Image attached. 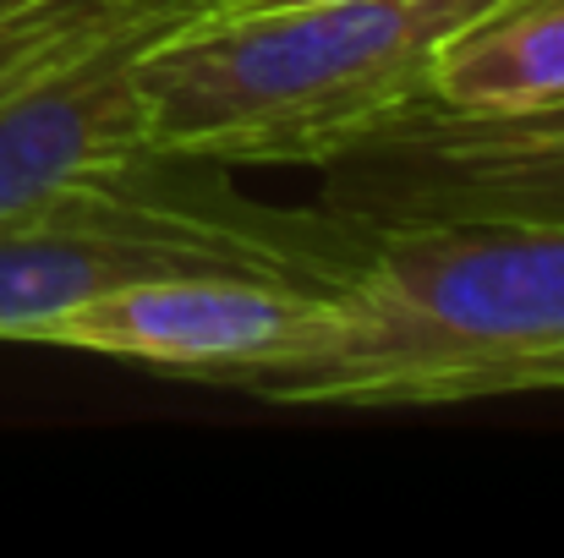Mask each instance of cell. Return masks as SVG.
<instances>
[{
    "label": "cell",
    "mask_w": 564,
    "mask_h": 558,
    "mask_svg": "<svg viewBox=\"0 0 564 558\" xmlns=\"http://www.w3.org/2000/svg\"><path fill=\"white\" fill-rule=\"evenodd\" d=\"M488 0H324L214 17L208 6L138 55L165 154L318 171L427 94L433 44Z\"/></svg>",
    "instance_id": "1"
},
{
    "label": "cell",
    "mask_w": 564,
    "mask_h": 558,
    "mask_svg": "<svg viewBox=\"0 0 564 558\" xmlns=\"http://www.w3.org/2000/svg\"><path fill=\"white\" fill-rule=\"evenodd\" d=\"M340 307L335 346L236 389L351 411L494 400L521 362L564 351V225H373Z\"/></svg>",
    "instance_id": "2"
},
{
    "label": "cell",
    "mask_w": 564,
    "mask_h": 558,
    "mask_svg": "<svg viewBox=\"0 0 564 558\" xmlns=\"http://www.w3.org/2000/svg\"><path fill=\"white\" fill-rule=\"evenodd\" d=\"M368 247L373 225L351 214L274 208L236 192L214 160L154 149L0 219V340L39 346L61 313L165 274H258L340 296Z\"/></svg>",
    "instance_id": "3"
},
{
    "label": "cell",
    "mask_w": 564,
    "mask_h": 558,
    "mask_svg": "<svg viewBox=\"0 0 564 558\" xmlns=\"http://www.w3.org/2000/svg\"><path fill=\"white\" fill-rule=\"evenodd\" d=\"M318 176V203L362 225H564V99L449 110L422 94L324 160Z\"/></svg>",
    "instance_id": "4"
},
{
    "label": "cell",
    "mask_w": 564,
    "mask_h": 558,
    "mask_svg": "<svg viewBox=\"0 0 564 558\" xmlns=\"http://www.w3.org/2000/svg\"><path fill=\"white\" fill-rule=\"evenodd\" d=\"M346 329V307L329 291L258 280V274H165L105 291L61 313L39 346L94 351L121 362L197 372L208 383H241L318 357Z\"/></svg>",
    "instance_id": "5"
},
{
    "label": "cell",
    "mask_w": 564,
    "mask_h": 558,
    "mask_svg": "<svg viewBox=\"0 0 564 558\" xmlns=\"http://www.w3.org/2000/svg\"><path fill=\"white\" fill-rule=\"evenodd\" d=\"M203 6L208 0H154L105 39L0 94V219L33 214L160 149L143 110L138 55Z\"/></svg>",
    "instance_id": "6"
},
{
    "label": "cell",
    "mask_w": 564,
    "mask_h": 558,
    "mask_svg": "<svg viewBox=\"0 0 564 558\" xmlns=\"http://www.w3.org/2000/svg\"><path fill=\"white\" fill-rule=\"evenodd\" d=\"M427 99L527 110L564 99V0H488L427 55Z\"/></svg>",
    "instance_id": "7"
},
{
    "label": "cell",
    "mask_w": 564,
    "mask_h": 558,
    "mask_svg": "<svg viewBox=\"0 0 564 558\" xmlns=\"http://www.w3.org/2000/svg\"><path fill=\"white\" fill-rule=\"evenodd\" d=\"M154 0H0V94L105 39Z\"/></svg>",
    "instance_id": "8"
},
{
    "label": "cell",
    "mask_w": 564,
    "mask_h": 558,
    "mask_svg": "<svg viewBox=\"0 0 564 558\" xmlns=\"http://www.w3.org/2000/svg\"><path fill=\"white\" fill-rule=\"evenodd\" d=\"M505 394H564V351L521 362V368L499 383V394H494V400H505Z\"/></svg>",
    "instance_id": "9"
},
{
    "label": "cell",
    "mask_w": 564,
    "mask_h": 558,
    "mask_svg": "<svg viewBox=\"0 0 564 558\" xmlns=\"http://www.w3.org/2000/svg\"><path fill=\"white\" fill-rule=\"evenodd\" d=\"M274 6H324V0H208L214 17H236V11H274Z\"/></svg>",
    "instance_id": "10"
}]
</instances>
